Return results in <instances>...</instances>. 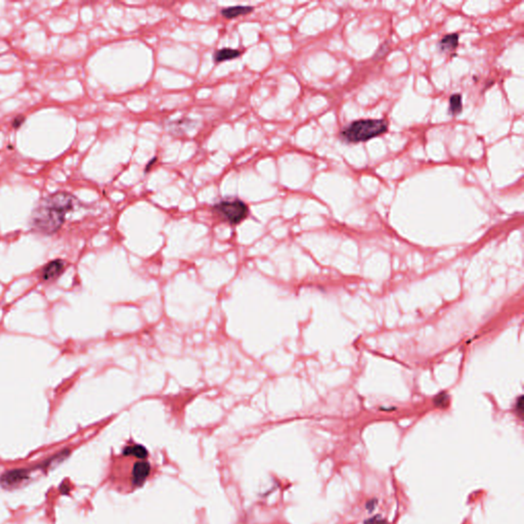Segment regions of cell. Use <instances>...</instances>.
Listing matches in <instances>:
<instances>
[{"mask_svg":"<svg viewBox=\"0 0 524 524\" xmlns=\"http://www.w3.org/2000/svg\"><path fill=\"white\" fill-rule=\"evenodd\" d=\"M241 51L239 50H234V49H229V47H223V49H220V50H217L214 55H213V60L216 64H219V63H223V62H228V61H232V60H235L237 59L240 56H241Z\"/></svg>","mask_w":524,"mask_h":524,"instance_id":"8","label":"cell"},{"mask_svg":"<svg viewBox=\"0 0 524 524\" xmlns=\"http://www.w3.org/2000/svg\"><path fill=\"white\" fill-rule=\"evenodd\" d=\"M77 204V199L66 192H59L42 199L32 212V228L43 234L56 233L63 226L67 214L74 210Z\"/></svg>","mask_w":524,"mask_h":524,"instance_id":"1","label":"cell"},{"mask_svg":"<svg viewBox=\"0 0 524 524\" xmlns=\"http://www.w3.org/2000/svg\"><path fill=\"white\" fill-rule=\"evenodd\" d=\"M214 213L230 225L240 224L249 215L247 204L240 199H225L213 206Z\"/></svg>","mask_w":524,"mask_h":524,"instance_id":"3","label":"cell"},{"mask_svg":"<svg viewBox=\"0 0 524 524\" xmlns=\"http://www.w3.org/2000/svg\"><path fill=\"white\" fill-rule=\"evenodd\" d=\"M151 473V465L146 460H139L135 462L131 473V483L135 488H140L145 485Z\"/></svg>","mask_w":524,"mask_h":524,"instance_id":"5","label":"cell"},{"mask_svg":"<svg viewBox=\"0 0 524 524\" xmlns=\"http://www.w3.org/2000/svg\"><path fill=\"white\" fill-rule=\"evenodd\" d=\"M123 455L128 457H135L139 460H146L149 457V452L147 448L141 445H131L124 448Z\"/></svg>","mask_w":524,"mask_h":524,"instance_id":"10","label":"cell"},{"mask_svg":"<svg viewBox=\"0 0 524 524\" xmlns=\"http://www.w3.org/2000/svg\"><path fill=\"white\" fill-rule=\"evenodd\" d=\"M155 161H156V158H155V159H153V161H151V162H150V163H149V164L147 165V167H146V172H148V171H149L150 167H151V166L153 165V163L155 162Z\"/></svg>","mask_w":524,"mask_h":524,"instance_id":"14","label":"cell"},{"mask_svg":"<svg viewBox=\"0 0 524 524\" xmlns=\"http://www.w3.org/2000/svg\"><path fill=\"white\" fill-rule=\"evenodd\" d=\"M254 11V8L249 6H235V7H229L226 9H223L221 11V15L223 18L227 20L236 19L240 16H246L251 14Z\"/></svg>","mask_w":524,"mask_h":524,"instance_id":"6","label":"cell"},{"mask_svg":"<svg viewBox=\"0 0 524 524\" xmlns=\"http://www.w3.org/2000/svg\"><path fill=\"white\" fill-rule=\"evenodd\" d=\"M459 44V35L457 33L443 36L439 41L438 47L442 53H449L457 49Z\"/></svg>","mask_w":524,"mask_h":524,"instance_id":"9","label":"cell"},{"mask_svg":"<svg viewBox=\"0 0 524 524\" xmlns=\"http://www.w3.org/2000/svg\"><path fill=\"white\" fill-rule=\"evenodd\" d=\"M26 471L25 470H13V471H10V472H7L3 477H2V485L4 487H7V488H10V487H15L17 485H19V483L25 479L26 477Z\"/></svg>","mask_w":524,"mask_h":524,"instance_id":"7","label":"cell"},{"mask_svg":"<svg viewBox=\"0 0 524 524\" xmlns=\"http://www.w3.org/2000/svg\"><path fill=\"white\" fill-rule=\"evenodd\" d=\"M366 524H384V521L380 520L378 517H375V518L370 519L369 521H367Z\"/></svg>","mask_w":524,"mask_h":524,"instance_id":"13","label":"cell"},{"mask_svg":"<svg viewBox=\"0 0 524 524\" xmlns=\"http://www.w3.org/2000/svg\"><path fill=\"white\" fill-rule=\"evenodd\" d=\"M463 109V103H462V97L459 93H455L450 98L449 102V111L450 114L453 116H456L462 112Z\"/></svg>","mask_w":524,"mask_h":524,"instance_id":"11","label":"cell"},{"mask_svg":"<svg viewBox=\"0 0 524 524\" xmlns=\"http://www.w3.org/2000/svg\"><path fill=\"white\" fill-rule=\"evenodd\" d=\"M387 129L388 122L384 119H362L344 127L340 136L345 142L355 144L379 136L385 133Z\"/></svg>","mask_w":524,"mask_h":524,"instance_id":"2","label":"cell"},{"mask_svg":"<svg viewBox=\"0 0 524 524\" xmlns=\"http://www.w3.org/2000/svg\"><path fill=\"white\" fill-rule=\"evenodd\" d=\"M66 269V261L57 258L54 260H51L46 264L43 265V267L40 269L39 272V278L42 283H52L58 279L63 272Z\"/></svg>","mask_w":524,"mask_h":524,"instance_id":"4","label":"cell"},{"mask_svg":"<svg viewBox=\"0 0 524 524\" xmlns=\"http://www.w3.org/2000/svg\"><path fill=\"white\" fill-rule=\"evenodd\" d=\"M25 121H26V117L23 116V115H19V116H17V117L13 120L12 125H13L14 128L18 129V128H20V127L22 126V124L25 122Z\"/></svg>","mask_w":524,"mask_h":524,"instance_id":"12","label":"cell"}]
</instances>
